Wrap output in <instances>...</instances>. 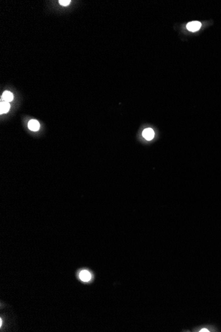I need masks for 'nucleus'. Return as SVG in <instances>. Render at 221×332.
<instances>
[{
	"label": "nucleus",
	"instance_id": "obj_1",
	"mask_svg": "<svg viewBox=\"0 0 221 332\" xmlns=\"http://www.w3.org/2000/svg\"><path fill=\"white\" fill-rule=\"evenodd\" d=\"M201 27V23L200 22H199V21H192V22L189 23L187 25V29L189 31L191 32H195V31H199V29H200Z\"/></svg>",
	"mask_w": 221,
	"mask_h": 332
},
{
	"label": "nucleus",
	"instance_id": "obj_2",
	"mask_svg": "<svg viewBox=\"0 0 221 332\" xmlns=\"http://www.w3.org/2000/svg\"><path fill=\"white\" fill-rule=\"evenodd\" d=\"M142 136L148 141L152 140L154 137V132L151 128H148V129H144L142 132Z\"/></svg>",
	"mask_w": 221,
	"mask_h": 332
},
{
	"label": "nucleus",
	"instance_id": "obj_3",
	"mask_svg": "<svg viewBox=\"0 0 221 332\" xmlns=\"http://www.w3.org/2000/svg\"><path fill=\"white\" fill-rule=\"evenodd\" d=\"M79 277L80 279L84 282H89L91 278V274L88 270H84L81 271Z\"/></svg>",
	"mask_w": 221,
	"mask_h": 332
},
{
	"label": "nucleus",
	"instance_id": "obj_4",
	"mask_svg": "<svg viewBox=\"0 0 221 332\" xmlns=\"http://www.w3.org/2000/svg\"><path fill=\"white\" fill-rule=\"evenodd\" d=\"M28 127L30 130L33 131H37L39 129L40 127V124H39L38 121L35 119H32L29 121V122L28 123Z\"/></svg>",
	"mask_w": 221,
	"mask_h": 332
},
{
	"label": "nucleus",
	"instance_id": "obj_5",
	"mask_svg": "<svg viewBox=\"0 0 221 332\" xmlns=\"http://www.w3.org/2000/svg\"><path fill=\"white\" fill-rule=\"evenodd\" d=\"M2 99H3V102H10L13 99V95L12 92H10L9 91H5L3 92V94L2 96Z\"/></svg>",
	"mask_w": 221,
	"mask_h": 332
},
{
	"label": "nucleus",
	"instance_id": "obj_6",
	"mask_svg": "<svg viewBox=\"0 0 221 332\" xmlns=\"http://www.w3.org/2000/svg\"><path fill=\"white\" fill-rule=\"evenodd\" d=\"M9 109H10V104L9 102H1V104H0V113H1V114L6 113L7 112H8Z\"/></svg>",
	"mask_w": 221,
	"mask_h": 332
},
{
	"label": "nucleus",
	"instance_id": "obj_7",
	"mask_svg": "<svg viewBox=\"0 0 221 332\" xmlns=\"http://www.w3.org/2000/svg\"><path fill=\"white\" fill-rule=\"evenodd\" d=\"M59 3L60 5L63 6H67L70 4V0H60V1H59Z\"/></svg>",
	"mask_w": 221,
	"mask_h": 332
},
{
	"label": "nucleus",
	"instance_id": "obj_8",
	"mask_svg": "<svg viewBox=\"0 0 221 332\" xmlns=\"http://www.w3.org/2000/svg\"><path fill=\"white\" fill-rule=\"evenodd\" d=\"M199 331H201V332H203V331H206V332H209V331H210V330L207 329V328H203V329H201L199 330Z\"/></svg>",
	"mask_w": 221,
	"mask_h": 332
},
{
	"label": "nucleus",
	"instance_id": "obj_9",
	"mask_svg": "<svg viewBox=\"0 0 221 332\" xmlns=\"http://www.w3.org/2000/svg\"><path fill=\"white\" fill-rule=\"evenodd\" d=\"M2 321L1 320H0V326H2Z\"/></svg>",
	"mask_w": 221,
	"mask_h": 332
}]
</instances>
